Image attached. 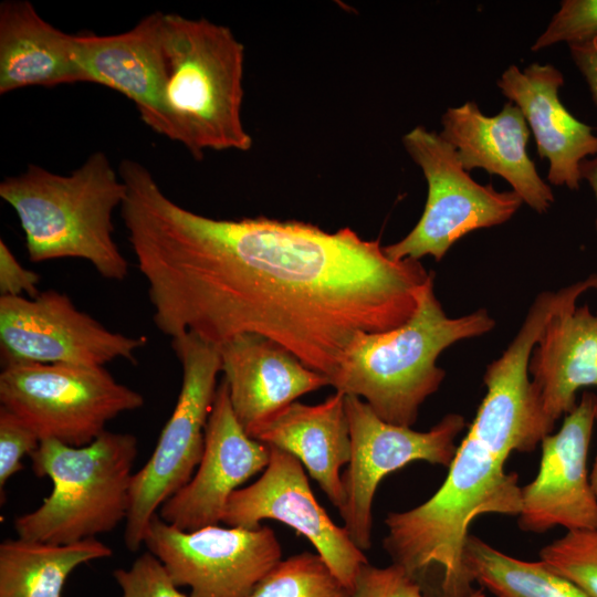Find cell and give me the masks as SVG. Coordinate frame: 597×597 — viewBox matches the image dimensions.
Masks as SVG:
<instances>
[{
	"instance_id": "obj_28",
	"label": "cell",
	"mask_w": 597,
	"mask_h": 597,
	"mask_svg": "<svg viewBox=\"0 0 597 597\" xmlns=\"http://www.w3.org/2000/svg\"><path fill=\"white\" fill-rule=\"evenodd\" d=\"M113 576L121 597H188L179 591L160 561L149 551L138 556L129 568H117Z\"/></svg>"
},
{
	"instance_id": "obj_18",
	"label": "cell",
	"mask_w": 597,
	"mask_h": 597,
	"mask_svg": "<svg viewBox=\"0 0 597 597\" xmlns=\"http://www.w3.org/2000/svg\"><path fill=\"white\" fill-rule=\"evenodd\" d=\"M574 296L546 321L528 360L530 396L545 428L576 407L577 391L597 386V313Z\"/></svg>"
},
{
	"instance_id": "obj_30",
	"label": "cell",
	"mask_w": 597,
	"mask_h": 597,
	"mask_svg": "<svg viewBox=\"0 0 597 597\" xmlns=\"http://www.w3.org/2000/svg\"><path fill=\"white\" fill-rule=\"evenodd\" d=\"M355 597H427L419 585L396 564L376 567L369 563L360 568L355 586ZM469 597H485L479 588Z\"/></svg>"
},
{
	"instance_id": "obj_24",
	"label": "cell",
	"mask_w": 597,
	"mask_h": 597,
	"mask_svg": "<svg viewBox=\"0 0 597 597\" xmlns=\"http://www.w3.org/2000/svg\"><path fill=\"white\" fill-rule=\"evenodd\" d=\"M464 562L474 582L496 597H589L543 561L517 559L475 535L467 540Z\"/></svg>"
},
{
	"instance_id": "obj_10",
	"label": "cell",
	"mask_w": 597,
	"mask_h": 597,
	"mask_svg": "<svg viewBox=\"0 0 597 597\" xmlns=\"http://www.w3.org/2000/svg\"><path fill=\"white\" fill-rule=\"evenodd\" d=\"M345 408L352 449L342 475L345 502L338 511L352 541L364 552L371 547V507L380 481L415 461L449 467L465 420L448 413L428 431H416L384 421L357 396L345 395Z\"/></svg>"
},
{
	"instance_id": "obj_8",
	"label": "cell",
	"mask_w": 597,
	"mask_h": 597,
	"mask_svg": "<svg viewBox=\"0 0 597 597\" xmlns=\"http://www.w3.org/2000/svg\"><path fill=\"white\" fill-rule=\"evenodd\" d=\"M0 404L41 440L72 447L94 441L118 415L144 397L115 380L104 366L2 360Z\"/></svg>"
},
{
	"instance_id": "obj_4",
	"label": "cell",
	"mask_w": 597,
	"mask_h": 597,
	"mask_svg": "<svg viewBox=\"0 0 597 597\" xmlns=\"http://www.w3.org/2000/svg\"><path fill=\"white\" fill-rule=\"evenodd\" d=\"M167 78L153 130L180 143L197 160L206 150L247 151L241 117L244 46L207 19L166 13Z\"/></svg>"
},
{
	"instance_id": "obj_5",
	"label": "cell",
	"mask_w": 597,
	"mask_h": 597,
	"mask_svg": "<svg viewBox=\"0 0 597 597\" xmlns=\"http://www.w3.org/2000/svg\"><path fill=\"white\" fill-rule=\"evenodd\" d=\"M433 280L405 324L381 333H357L329 379L336 391L364 398L380 419L392 425H415L420 406L444 379L437 359L446 348L495 326L484 308L449 317L434 294Z\"/></svg>"
},
{
	"instance_id": "obj_31",
	"label": "cell",
	"mask_w": 597,
	"mask_h": 597,
	"mask_svg": "<svg viewBox=\"0 0 597 597\" xmlns=\"http://www.w3.org/2000/svg\"><path fill=\"white\" fill-rule=\"evenodd\" d=\"M39 274L25 269L11 252L7 243L0 240V293L1 296H23L30 298L40 294Z\"/></svg>"
},
{
	"instance_id": "obj_29",
	"label": "cell",
	"mask_w": 597,
	"mask_h": 597,
	"mask_svg": "<svg viewBox=\"0 0 597 597\" xmlns=\"http://www.w3.org/2000/svg\"><path fill=\"white\" fill-rule=\"evenodd\" d=\"M40 438L19 417L0 406V490L8 480L23 469L24 455H31L39 447Z\"/></svg>"
},
{
	"instance_id": "obj_12",
	"label": "cell",
	"mask_w": 597,
	"mask_h": 597,
	"mask_svg": "<svg viewBox=\"0 0 597 597\" xmlns=\"http://www.w3.org/2000/svg\"><path fill=\"white\" fill-rule=\"evenodd\" d=\"M147 337L107 329L63 293L0 296L1 360L104 366L118 358L136 363Z\"/></svg>"
},
{
	"instance_id": "obj_26",
	"label": "cell",
	"mask_w": 597,
	"mask_h": 597,
	"mask_svg": "<svg viewBox=\"0 0 597 597\" xmlns=\"http://www.w3.org/2000/svg\"><path fill=\"white\" fill-rule=\"evenodd\" d=\"M541 561L597 597V531H572L540 551Z\"/></svg>"
},
{
	"instance_id": "obj_27",
	"label": "cell",
	"mask_w": 597,
	"mask_h": 597,
	"mask_svg": "<svg viewBox=\"0 0 597 597\" xmlns=\"http://www.w3.org/2000/svg\"><path fill=\"white\" fill-rule=\"evenodd\" d=\"M597 39V0H564L531 50L536 52L559 42L569 46Z\"/></svg>"
},
{
	"instance_id": "obj_16",
	"label": "cell",
	"mask_w": 597,
	"mask_h": 597,
	"mask_svg": "<svg viewBox=\"0 0 597 597\" xmlns=\"http://www.w3.org/2000/svg\"><path fill=\"white\" fill-rule=\"evenodd\" d=\"M441 125L439 135L454 148L464 170L498 175L536 212L549 209L554 195L526 151L530 129L515 104L507 102L496 115L486 116L469 101L448 108Z\"/></svg>"
},
{
	"instance_id": "obj_11",
	"label": "cell",
	"mask_w": 597,
	"mask_h": 597,
	"mask_svg": "<svg viewBox=\"0 0 597 597\" xmlns=\"http://www.w3.org/2000/svg\"><path fill=\"white\" fill-rule=\"evenodd\" d=\"M144 544L188 597H247L282 561V547L268 525L250 530L210 525L181 531L156 514Z\"/></svg>"
},
{
	"instance_id": "obj_15",
	"label": "cell",
	"mask_w": 597,
	"mask_h": 597,
	"mask_svg": "<svg viewBox=\"0 0 597 597\" xmlns=\"http://www.w3.org/2000/svg\"><path fill=\"white\" fill-rule=\"evenodd\" d=\"M269 461V446L251 438L239 423L222 379L206 426L199 465L190 481L163 503L159 517L187 532L218 525L231 494Z\"/></svg>"
},
{
	"instance_id": "obj_2",
	"label": "cell",
	"mask_w": 597,
	"mask_h": 597,
	"mask_svg": "<svg viewBox=\"0 0 597 597\" xmlns=\"http://www.w3.org/2000/svg\"><path fill=\"white\" fill-rule=\"evenodd\" d=\"M514 451L509 442L469 426L437 492L386 516L384 549L427 597H469L478 590L464 562L469 528L483 514L519 515L517 474L505 471Z\"/></svg>"
},
{
	"instance_id": "obj_6",
	"label": "cell",
	"mask_w": 597,
	"mask_h": 597,
	"mask_svg": "<svg viewBox=\"0 0 597 597\" xmlns=\"http://www.w3.org/2000/svg\"><path fill=\"white\" fill-rule=\"evenodd\" d=\"M138 440L105 430L91 443L72 447L41 440L32 470L53 489L32 512L14 520L18 537L52 544L96 538L126 521Z\"/></svg>"
},
{
	"instance_id": "obj_3",
	"label": "cell",
	"mask_w": 597,
	"mask_h": 597,
	"mask_svg": "<svg viewBox=\"0 0 597 597\" xmlns=\"http://www.w3.org/2000/svg\"><path fill=\"white\" fill-rule=\"evenodd\" d=\"M125 195L124 181L103 151L91 154L69 175L30 164L0 182V197L18 216L32 262L83 259L112 281L128 274L113 238V213Z\"/></svg>"
},
{
	"instance_id": "obj_1",
	"label": "cell",
	"mask_w": 597,
	"mask_h": 597,
	"mask_svg": "<svg viewBox=\"0 0 597 597\" xmlns=\"http://www.w3.org/2000/svg\"><path fill=\"white\" fill-rule=\"evenodd\" d=\"M119 175L121 213L153 320L170 338L189 332L220 346L258 334L331 379L357 333L405 324L434 276L348 227L213 219L167 197L136 160H125Z\"/></svg>"
},
{
	"instance_id": "obj_33",
	"label": "cell",
	"mask_w": 597,
	"mask_h": 597,
	"mask_svg": "<svg viewBox=\"0 0 597 597\" xmlns=\"http://www.w3.org/2000/svg\"><path fill=\"white\" fill-rule=\"evenodd\" d=\"M582 179H586L591 187L597 199V156L591 159H585L580 164ZM593 289L597 290V274L591 275Z\"/></svg>"
},
{
	"instance_id": "obj_13",
	"label": "cell",
	"mask_w": 597,
	"mask_h": 597,
	"mask_svg": "<svg viewBox=\"0 0 597 597\" xmlns=\"http://www.w3.org/2000/svg\"><path fill=\"white\" fill-rule=\"evenodd\" d=\"M269 448L270 461L264 472L255 482L231 494L222 522L250 530L259 528L263 520L286 524L305 536L331 570L354 589L360 568L368 563L364 552L320 505L301 461L276 447Z\"/></svg>"
},
{
	"instance_id": "obj_14",
	"label": "cell",
	"mask_w": 597,
	"mask_h": 597,
	"mask_svg": "<svg viewBox=\"0 0 597 597\" xmlns=\"http://www.w3.org/2000/svg\"><path fill=\"white\" fill-rule=\"evenodd\" d=\"M596 405L597 396L585 391L561 429L543 438L538 472L521 488L522 531H597V496L587 472Z\"/></svg>"
},
{
	"instance_id": "obj_21",
	"label": "cell",
	"mask_w": 597,
	"mask_h": 597,
	"mask_svg": "<svg viewBox=\"0 0 597 597\" xmlns=\"http://www.w3.org/2000/svg\"><path fill=\"white\" fill-rule=\"evenodd\" d=\"M248 434L297 458L332 504L343 506L341 468L352 449L345 394L335 390L317 405L294 401Z\"/></svg>"
},
{
	"instance_id": "obj_17",
	"label": "cell",
	"mask_w": 597,
	"mask_h": 597,
	"mask_svg": "<svg viewBox=\"0 0 597 597\" xmlns=\"http://www.w3.org/2000/svg\"><path fill=\"white\" fill-rule=\"evenodd\" d=\"M74 42L81 82L125 95L153 129L167 78L166 13L153 12L118 34L81 32Z\"/></svg>"
},
{
	"instance_id": "obj_20",
	"label": "cell",
	"mask_w": 597,
	"mask_h": 597,
	"mask_svg": "<svg viewBox=\"0 0 597 597\" xmlns=\"http://www.w3.org/2000/svg\"><path fill=\"white\" fill-rule=\"evenodd\" d=\"M496 84L509 102L521 109L540 157L548 160V181L577 190L580 164L588 156H597V136L593 127L575 118L561 102V71L551 64L532 63L523 71L510 65Z\"/></svg>"
},
{
	"instance_id": "obj_32",
	"label": "cell",
	"mask_w": 597,
	"mask_h": 597,
	"mask_svg": "<svg viewBox=\"0 0 597 597\" xmlns=\"http://www.w3.org/2000/svg\"><path fill=\"white\" fill-rule=\"evenodd\" d=\"M573 61L585 77L597 105V39L580 45L569 46Z\"/></svg>"
},
{
	"instance_id": "obj_25",
	"label": "cell",
	"mask_w": 597,
	"mask_h": 597,
	"mask_svg": "<svg viewBox=\"0 0 597 597\" xmlns=\"http://www.w3.org/2000/svg\"><path fill=\"white\" fill-rule=\"evenodd\" d=\"M247 597H355L316 553L280 561Z\"/></svg>"
},
{
	"instance_id": "obj_22",
	"label": "cell",
	"mask_w": 597,
	"mask_h": 597,
	"mask_svg": "<svg viewBox=\"0 0 597 597\" xmlns=\"http://www.w3.org/2000/svg\"><path fill=\"white\" fill-rule=\"evenodd\" d=\"M81 83L74 34L45 21L27 0L0 4V94Z\"/></svg>"
},
{
	"instance_id": "obj_9",
	"label": "cell",
	"mask_w": 597,
	"mask_h": 597,
	"mask_svg": "<svg viewBox=\"0 0 597 597\" xmlns=\"http://www.w3.org/2000/svg\"><path fill=\"white\" fill-rule=\"evenodd\" d=\"M408 155L428 184L422 216L400 241L384 247L388 258L440 261L448 250L471 231L511 219L523 200L513 190L498 191L471 178L457 158L454 148L436 132L418 126L402 137Z\"/></svg>"
},
{
	"instance_id": "obj_19",
	"label": "cell",
	"mask_w": 597,
	"mask_h": 597,
	"mask_svg": "<svg viewBox=\"0 0 597 597\" xmlns=\"http://www.w3.org/2000/svg\"><path fill=\"white\" fill-rule=\"evenodd\" d=\"M219 349L230 404L247 433L298 397L331 386L326 376L258 334L237 335Z\"/></svg>"
},
{
	"instance_id": "obj_34",
	"label": "cell",
	"mask_w": 597,
	"mask_h": 597,
	"mask_svg": "<svg viewBox=\"0 0 597 597\" xmlns=\"http://www.w3.org/2000/svg\"><path fill=\"white\" fill-rule=\"evenodd\" d=\"M595 420L597 421V405H596V411H595ZM590 479V484H591V488L597 496V454H596V458H595V462H594V465H593V471H591V474L589 476Z\"/></svg>"
},
{
	"instance_id": "obj_7",
	"label": "cell",
	"mask_w": 597,
	"mask_h": 597,
	"mask_svg": "<svg viewBox=\"0 0 597 597\" xmlns=\"http://www.w3.org/2000/svg\"><path fill=\"white\" fill-rule=\"evenodd\" d=\"M171 347L181 364V387L150 458L132 478L124 532L125 546L130 552L144 544L156 512L190 481L199 465L218 388V345L188 332L171 338Z\"/></svg>"
},
{
	"instance_id": "obj_23",
	"label": "cell",
	"mask_w": 597,
	"mask_h": 597,
	"mask_svg": "<svg viewBox=\"0 0 597 597\" xmlns=\"http://www.w3.org/2000/svg\"><path fill=\"white\" fill-rule=\"evenodd\" d=\"M112 555L97 538L70 544L6 540L0 544V597H61L76 567Z\"/></svg>"
}]
</instances>
